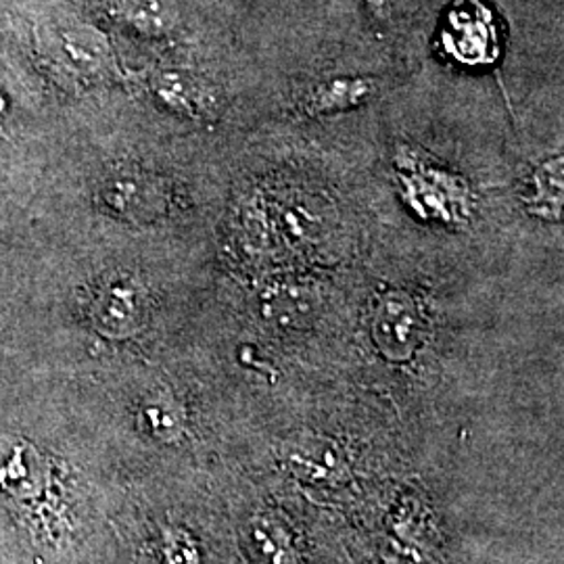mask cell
<instances>
[{
    "label": "cell",
    "mask_w": 564,
    "mask_h": 564,
    "mask_svg": "<svg viewBox=\"0 0 564 564\" xmlns=\"http://www.w3.org/2000/svg\"><path fill=\"white\" fill-rule=\"evenodd\" d=\"M372 341L389 362H410L426 333L423 307L408 291H387L372 310Z\"/></svg>",
    "instance_id": "obj_1"
},
{
    "label": "cell",
    "mask_w": 564,
    "mask_h": 564,
    "mask_svg": "<svg viewBox=\"0 0 564 564\" xmlns=\"http://www.w3.org/2000/svg\"><path fill=\"white\" fill-rule=\"evenodd\" d=\"M147 314L141 284L128 274L109 276L97 289L90 316L97 330L111 339H126L139 333Z\"/></svg>",
    "instance_id": "obj_2"
},
{
    "label": "cell",
    "mask_w": 564,
    "mask_h": 564,
    "mask_svg": "<svg viewBox=\"0 0 564 564\" xmlns=\"http://www.w3.org/2000/svg\"><path fill=\"white\" fill-rule=\"evenodd\" d=\"M282 463L293 477L316 487H339L349 479L347 454L330 437L312 435L286 444Z\"/></svg>",
    "instance_id": "obj_3"
},
{
    "label": "cell",
    "mask_w": 564,
    "mask_h": 564,
    "mask_svg": "<svg viewBox=\"0 0 564 564\" xmlns=\"http://www.w3.org/2000/svg\"><path fill=\"white\" fill-rule=\"evenodd\" d=\"M101 202L111 214L123 220H153L165 209L162 188L149 176L121 172L102 182Z\"/></svg>",
    "instance_id": "obj_4"
},
{
    "label": "cell",
    "mask_w": 564,
    "mask_h": 564,
    "mask_svg": "<svg viewBox=\"0 0 564 564\" xmlns=\"http://www.w3.org/2000/svg\"><path fill=\"white\" fill-rule=\"evenodd\" d=\"M247 547L258 564H297V547L291 527L279 514L263 512L247 524Z\"/></svg>",
    "instance_id": "obj_5"
},
{
    "label": "cell",
    "mask_w": 564,
    "mask_h": 564,
    "mask_svg": "<svg viewBox=\"0 0 564 564\" xmlns=\"http://www.w3.org/2000/svg\"><path fill=\"white\" fill-rule=\"evenodd\" d=\"M377 93V84L368 78H337L310 90L303 111L310 116H328L356 109Z\"/></svg>",
    "instance_id": "obj_6"
},
{
    "label": "cell",
    "mask_w": 564,
    "mask_h": 564,
    "mask_svg": "<svg viewBox=\"0 0 564 564\" xmlns=\"http://www.w3.org/2000/svg\"><path fill=\"white\" fill-rule=\"evenodd\" d=\"M153 93L167 109L186 118H203L212 109L209 93L193 76L182 72L155 74Z\"/></svg>",
    "instance_id": "obj_7"
},
{
    "label": "cell",
    "mask_w": 564,
    "mask_h": 564,
    "mask_svg": "<svg viewBox=\"0 0 564 564\" xmlns=\"http://www.w3.org/2000/svg\"><path fill=\"white\" fill-rule=\"evenodd\" d=\"M107 7L116 20L147 36H162L172 28V18L160 0H107Z\"/></svg>",
    "instance_id": "obj_8"
},
{
    "label": "cell",
    "mask_w": 564,
    "mask_h": 564,
    "mask_svg": "<svg viewBox=\"0 0 564 564\" xmlns=\"http://www.w3.org/2000/svg\"><path fill=\"white\" fill-rule=\"evenodd\" d=\"M563 160L545 162L535 174V193L531 199V212L544 220H561L563 214Z\"/></svg>",
    "instance_id": "obj_9"
},
{
    "label": "cell",
    "mask_w": 564,
    "mask_h": 564,
    "mask_svg": "<svg viewBox=\"0 0 564 564\" xmlns=\"http://www.w3.org/2000/svg\"><path fill=\"white\" fill-rule=\"evenodd\" d=\"M67 57L74 61L82 72L99 74L109 63V48L102 36L90 30H67L63 34Z\"/></svg>",
    "instance_id": "obj_10"
},
{
    "label": "cell",
    "mask_w": 564,
    "mask_h": 564,
    "mask_svg": "<svg viewBox=\"0 0 564 564\" xmlns=\"http://www.w3.org/2000/svg\"><path fill=\"white\" fill-rule=\"evenodd\" d=\"M144 416H147V421L151 424V429H155L153 433L172 437L178 431V412L170 403H151L144 410Z\"/></svg>",
    "instance_id": "obj_11"
},
{
    "label": "cell",
    "mask_w": 564,
    "mask_h": 564,
    "mask_svg": "<svg viewBox=\"0 0 564 564\" xmlns=\"http://www.w3.org/2000/svg\"><path fill=\"white\" fill-rule=\"evenodd\" d=\"M4 120H7V101H4V97L0 93V128L4 126Z\"/></svg>",
    "instance_id": "obj_12"
}]
</instances>
